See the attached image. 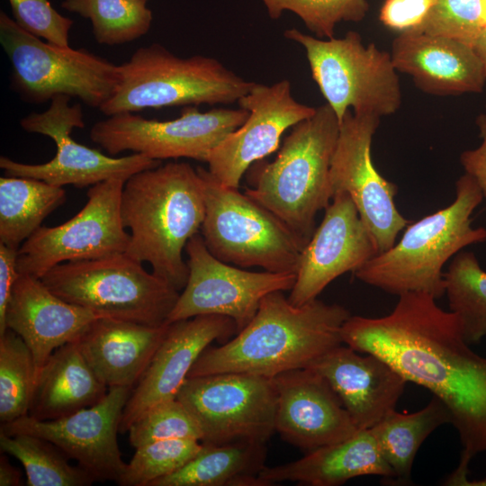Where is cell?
<instances>
[{
  "label": "cell",
  "mask_w": 486,
  "mask_h": 486,
  "mask_svg": "<svg viewBox=\"0 0 486 486\" xmlns=\"http://www.w3.org/2000/svg\"><path fill=\"white\" fill-rule=\"evenodd\" d=\"M100 317L61 299L40 279L20 274L7 306L5 327L18 334L30 348L38 378L57 348L76 340Z\"/></svg>",
  "instance_id": "cell-23"
},
{
  "label": "cell",
  "mask_w": 486,
  "mask_h": 486,
  "mask_svg": "<svg viewBox=\"0 0 486 486\" xmlns=\"http://www.w3.org/2000/svg\"><path fill=\"white\" fill-rule=\"evenodd\" d=\"M204 216L202 180L190 164L169 162L138 172L122 192L121 217L130 230L124 253L148 263L155 274L180 292L189 274L183 250Z\"/></svg>",
  "instance_id": "cell-3"
},
{
  "label": "cell",
  "mask_w": 486,
  "mask_h": 486,
  "mask_svg": "<svg viewBox=\"0 0 486 486\" xmlns=\"http://www.w3.org/2000/svg\"><path fill=\"white\" fill-rule=\"evenodd\" d=\"M0 42L11 64L10 87L27 103L42 104L63 94L99 109L120 80L119 66L85 49L44 41L4 12Z\"/></svg>",
  "instance_id": "cell-9"
},
{
  "label": "cell",
  "mask_w": 486,
  "mask_h": 486,
  "mask_svg": "<svg viewBox=\"0 0 486 486\" xmlns=\"http://www.w3.org/2000/svg\"><path fill=\"white\" fill-rule=\"evenodd\" d=\"M130 445L137 448L161 440L194 439L202 442L200 424L176 398L161 402L143 413L130 427Z\"/></svg>",
  "instance_id": "cell-37"
},
{
  "label": "cell",
  "mask_w": 486,
  "mask_h": 486,
  "mask_svg": "<svg viewBox=\"0 0 486 486\" xmlns=\"http://www.w3.org/2000/svg\"><path fill=\"white\" fill-rule=\"evenodd\" d=\"M40 280L56 295L101 317L161 326L179 291L125 253L66 262Z\"/></svg>",
  "instance_id": "cell-7"
},
{
  "label": "cell",
  "mask_w": 486,
  "mask_h": 486,
  "mask_svg": "<svg viewBox=\"0 0 486 486\" xmlns=\"http://www.w3.org/2000/svg\"><path fill=\"white\" fill-rule=\"evenodd\" d=\"M266 444L244 440L202 444L184 466L151 486H267L259 477L266 467Z\"/></svg>",
  "instance_id": "cell-28"
},
{
  "label": "cell",
  "mask_w": 486,
  "mask_h": 486,
  "mask_svg": "<svg viewBox=\"0 0 486 486\" xmlns=\"http://www.w3.org/2000/svg\"><path fill=\"white\" fill-rule=\"evenodd\" d=\"M482 143L476 148L464 151L460 162L465 173L478 184L483 197L486 198V113L476 118Z\"/></svg>",
  "instance_id": "cell-42"
},
{
  "label": "cell",
  "mask_w": 486,
  "mask_h": 486,
  "mask_svg": "<svg viewBox=\"0 0 486 486\" xmlns=\"http://www.w3.org/2000/svg\"><path fill=\"white\" fill-rule=\"evenodd\" d=\"M275 432L308 452L343 441L357 428L328 382L311 367L274 377Z\"/></svg>",
  "instance_id": "cell-21"
},
{
  "label": "cell",
  "mask_w": 486,
  "mask_h": 486,
  "mask_svg": "<svg viewBox=\"0 0 486 486\" xmlns=\"http://www.w3.org/2000/svg\"><path fill=\"white\" fill-rule=\"evenodd\" d=\"M0 448L22 464L27 486H88L94 479L51 442L29 434L0 432Z\"/></svg>",
  "instance_id": "cell-31"
},
{
  "label": "cell",
  "mask_w": 486,
  "mask_h": 486,
  "mask_svg": "<svg viewBox=\"0 0 486 486\" xmlns=\"http://www.w3.org/2000/svg\"><path fill=\"white\" fill-rule=\"evenodd\" d=\"M61 6L89 19L95 40L110 46L145 35L152 22L146 0H64Z\"/></svg>",
  "instance_id": "cell-33"
},
{
  "label": "cell",
  "mask_w": 486,
  "mask_h": 486,
  "mask_svg": "<svg viewBox=\"0 0 486 486\" xmlns=\"http://www.w3.org/2000/svg\"><path fill=\"white\" fill-rule=\"evenodd\" d=\"M65 201L61 186L35 178L0 177V243L19 249Z\"/></svg>",
  "instance_id": "cell-29"
},
{
  "label": "cell",
  "mask_w": 486,
  "mask_h": 486,
  "mask_svg": "<svg viewBox=\"0 0 486 486\" xmlns=\"http://www.w3.org/2000/svg\"><path fill=\"white\" fill-rule=\"evenodd\" d=\"M393 479L371 429L357 430L350 437L308 452L284 464L266 466L259 477L267 486L283 482L310 486H338L359 476Z\"/></svg>",
  "instance_id": "cell-26"
},
{
  "label": "cell",
  "mask_w": 486,
  "mask_h": 486,
  "mask_svg": "<svg viewBox=\"0 0 486 486\" xmlns=\"http://www.w3.org/2000/svg\"><path fill=\"white\" fill-rule=\"evenodd\" d=\"M482 9V19L483 25H486V0H480Z\"/></svg>",
  "instance_id": "cell-45"
},
{
  "label": "cell",
  "mask_w": 486,
  "mask_h": 486,
  "mask_svg": "<svg viewBox=\"0 0 486 486\" xmlns=\"http://www.w3.org/2000/svg\"><path fill=\"white\" fill-rule=\"evenodd\" d=\"M451 423L447 407L437 397L413 413L393 410L373 428L379 448L393 472V479L410 480L412 464L425 439L439 426Z\"/></svg>",
  "instance_id": "cell-30"
},
{
  "label": "cell",
  "mask_w": 486,
  "mask_h": 486,
  "mask_svg": "<svg viewBox=\"0 0 486 486\" xmlns=\"http://www.w3.org/2000/svg\"><path fill=\"white\" fill-rule=\"evenodd\" d=\"M248 116V112L240 107L202 112L186 106L180 117L162 122L122 112L94 123L89 135L112 157L132 151L159 161L187 158L206 162L211 152Z\"/></svg>",
  "instance_id": "cell-13"
},
{
  "label": "cell",
  "mask_w": 486,
  "mask_h": 486,
  "mask_svg": "<svg viewBox=\"0 0 486 486\" xmlns=\"http://www.w3.org/2000/svg\"><path fill=\"white\" fill-rule=\"evenodd\" d=\"M176 399L202 430V444L266 443L275 432L274 378L245 373L188 377Z\"/></svg>",
  "instance_id": "cell-12"
},
{
  "label": "cell",
  "mask_w": 486,
  "mask_h": 486,
  "mask_svg": "<svg viewBox=\"0 0 486 486\" xmlns=\"http://www.w3.org/2000/svg\"><path fill=\"white\" fill-rule=\"evenodd\" d=\"M36 381L30 348L18 334L7 328L0 335L1 424L29 414Z\"/></svg>",
  "instance_id": "cell-34"
},
{
  "label": "cell",
  "mask_w": 486,
  "mask_h": 486,
  "mask_svg": "<svg viewBox=\"0 0 486 486\" xmlns=\"http://www.w3.org/2000/svg\"><path fill=\"white\" fill-rule=\"evenodd\" d=\"M202 448L194 439L155 441L139 446L118 484L121 486H151V484L184 466Z\"/></svg>",
  "instance_id": "cell-35"
},
{
  "label": "cell",
  "mask_w": 486,
  "mask_h": 486,
  "mask_svg": "<svg viewBox=\"0 0 486 486\" xmlns=\"http://www.w3.org/2000/svg\"><path fill=\"white\" fill-rule=\"evenodd\" d=\"M238 104L248 112L245 122L228 135L209 155L208 171L221 184L238 188L251 165L277 149L290 127L312 116L316 108L297 102L291 83H255Z\"/></svg>",
  "instance_id": "cell-18"
},
{
  "label": "cell",
  "mask_w": 486,
  "mask_h": 486,
  "mask_svg": "<svg viewBox=\"0 0 486 486\" xmlns=\"http://www.w3.org/2000/svg\"><path fill=\"white\" fill-rule=\"evenodd\" d=\"M22 484L20 471L13 466L2 453L0 455V486H20Z\"/></svg>",
  "instance_id": "cell-43"
},
{
  "label": "cell",
  "mask_w": 486,
  "mask_h": 486,
  "mask_svg": "<svg viewBox=\"0 0 486 486\" xmlns=\"http://www.w3.org/2000/svg\"><path fill=\"white\" fill-rule=\"evenodd\" d=\"M184 250L188 279L168 323L199 315H222L234 320L238 333L254 318L266 295L291 291L295 283L296 274L250 272L218 259L200 233L188 240Z\"/></svg>",
  "instance_id": "cell-15"
},
{
  "label": "cell",
  "mask_w": 486,
  "mask_h": 486,
  "mask_svg": "<svg viewBox=\"0 0 486 486\" xmlns=\"http://www.w3.org/2000/svg\"><path fill=\"white\" fill-rule=\"evenodd\" d=\"M424 292L399 295L393 310L381 318L350 316L342 343L376 355L407 382L430 391L445 403L462 445L454 482L467 478L472 457L486 452V357L465 341L460 320Z\"/></svg>",
  "instance_id": "cell-1"
},
{
  "label": "cell",
  "mask_w": 486,
  "mask_h": 486,
  "mask_svg": "<svg viewBox=\"0 0 486 486\" xmlns=\"http://www.w3.org/2000/svg\"><path fill=\"white\" fill-rule=\"evenodd\" d=\"M436 3V0H385L379 18L391 29L414 32L422 25Z\"/></svg>",
  "instance_id": "cell-40"
},
{
  "label": "cell",
  "mask_w": 486,
  "mask_h": 486,
  "mask_svg": "<svg viewBox=\"0 0 486 486\" xmlns=\"http://www.w3.org/2000/svg\"><path fill=\"white\" fill-rule=\"evenodd\" d=\"M76 340L57 348L41 369L29 416L54 420L91 407L108 392Z\"/></svg>",
  "instance_id": "cell-27"
},
{
  "label": "cell",
  "mask_w": 486,
  "mask_h": 486,
  "mask_svg": "<svg viewBox=\"0 0 486 486\" xmlns=\"http://www.w3.org/2000/svg\"><path fill=\"white\" fill-rule=\"evenodd\" d=\"M339 121L328 104L292 127L275 159L255 165L245 194L276 215L306 244L315 218L332 200L329 170Z\"/></svg>",
  "instance_id": "cell-5"
},
{
  "label": "cell",
  "mask_w": 486,
  "mask_h": 486,
  "mask_svg": "<svg viewBox=\"0 0 486 486\" xmlns=\"http://www.w3.org/2000/svg\"><path fill=\"white\" fill-rule=\"evenodd\" d=\"M465 485H472V486H474V485H480V486L486 485V478L483 479V480H480V481H469L468 480L466 482Z\"/></svg>",
  "instance_id": "cell-46"
},
{
  "label": "cell",
  "mask_w": 486,
  "mask_h": 486,
  "mask_svg": "<svg viewBox=\"0 0 486 486\" xmlns=\"http://www.w3.org/2000/svg\"><path fill=\"white\" fill-rule=\"evenodd\" d=\"M146 1H148V0H146Z\"/></svg>",
  "instance_id": "cell-47"
},
{
  "label": "cell",
  "mask_w": 486,
  "mask_h": 486,
  "mask_svg": "<svg viewBox=\"0 0 486 486\" xmlns=\"http://www.w3.org/2000/svg\"><path fill=\"white\" fill-rule=\"evenodd\" d=\"M449 308L458 317L468 344L486 336V271L476 256L460 251L444 274Z\"/></svg>",
  "instance_id": "cell-32"
},
{
  "label": "cell",
  "mask_w": 486,
  "mask_h": 486,
  "mask_svg": "<svg viewBox=\"0 0 486 486\" xmlns=\"http://www.w3.org/2000/svg\"><path fill=\"white\" fill-rule=\"evenodd\" d=\"M132 388L111 387L96 404L54 420L29 415L1 424L6 435L29 434L44 438L74 459L94 482H119L126 463L117 441L124 407Z\"/></svg>",
  "instance_id": "cell-17"
},
{
  "label": "cell",
  "mask_w": 486,
  "mask_h": 486,
  "mask_svg": "<svg viewBox=\"0 0 486 486\" xmlns=\"http://www.w3.org/2000/svg\"><path fill=\"white\" fill-rule=\"evenodd\" d=\"M350 316L339 304L314 299L295 306L283 291L270 292L233 338L202 353L188 377L245 373L274 378L309 367L342 344L341 329Z\"/></svg>",
  "instance_id": "cell-2"
},
{
  "label": "cell",
  "mask_w": 486,
  "mask_h": 486,
  "mask_svg": "<svg viewBox=\"0 0 486 486\" xmlns=\"http://www.w3.org/2000/svg\"><path fill=\"white\" fill-rule=\"evenodd\" d=\"M284 35L305 50L312 78L339 123L350 108L380 117L400 108L401 93L391 54L374 43L364 46L356 32L322 40L292 28Z\"/></svg>",
  "instance_id": "cell-10"
},
{
  "label": "cell",
  "mask_w": 486,
  "mask_h": 486,
  "mask_svg": "<svg viewBox=\"0 0 486 486\" xmlns=\"http://www.w3.org/2000/svg\"><path fill=\"white\" fill-rule=\"evenodd\" d=\"M380 116L348 110L339 127L329 178L333 195L347 193L369 230L377 254L391 248L410 220L394 202L397 185L382 177L371 158Z\"/></svg>",
  "instance_id": "cell-16"
},
{
  "label": "cell",
  "mask_w": 486,
  "mask_h": 486,
  "mask_svg": "<svg viewBox=\"0 0 486 486\" xmlns=\"http://www.w3.org/2000/svg\"><path fill=\"white\" fill-rule=\"evenodd\" d=\"M125 181L112 178L90 186L86 203L73 218L40 227L18 249V272L40 279L62 263L124 253L130 241L121 217Z\"/></svg>",
  "instance_id": "cell-14"
},
{
  "label": "cell",
  "mask_w": 486,
  "mask_h": 486,
  "mask_svg": "<svg viewBox=\"0 0 486 486\" xmlns=\"http://www.w3.org/2000/svg\"><path fill=\"white\" fill-rule=\"evenodd\" d=\"M169 323L149 326L100 317L76 341L96 376L108 387L132 388L147 370Z\"/></svg>",
  "instance_id": "cell-25"
},
{
  "label": "cell",
  "mask_w": 486,
  "mask_h": 486,
  "mask_svg": "<svg viewBox=\"0 0 486 486\" xmlns=\"http://www.w3.org/2000/svg\"><path fill=\"white\" fill-rule=\"evenodd\" d=\"M396 70L412 76L422 91L436 95L481 93L486 82L472 48L460 40L413 32H400L392 42Z\"/></svg>",
  "instance_id": "cell-24"
},
{
  "label": "cell",
  "mask_w": 486,
  "mask_h": 486,
  "mask_svg": "<svg viewBox=\"0 0 486 486\" xmlns=\"http://www.w3.org/2000/svg\"><path fill=\"white\" fill-rule=\"evenodd\" d=\"M70 100L68 95H57L47 110L32 112L20 122L25 131L47 136L54 141V158L42 164H24L2 156L0 167L4 176L82 188L112 178L127 180L138 172L160 165L159 160L143 154L116 158L76 142L71 132L75 128L85 127L84 113L81 104H70Z\"/></svg>",
  "instance_id": "cell-11"
},
{
  "label": "cell",
  "mask_w": 486,
  "mask_h": 486,
  "mask_svg": "<svg viewBox=\"0 0 486 486\" xmlns=\"http://www.w3.org/2000/svg\"><path fill=\"white\" fill-rule=\"evenodd\" d=\"M448 206L410 222L399 242L377 254L355 275L386 292H424L435 299L446 293L444 265L468 246L486 241V229L472 226V213L484 197L475 180L463 175Z\"/></svg>",
  "instance_id": "cell-4"
},
{
  "label": "cell",
  "mask_w": 486,
  "mask_h": 486,
  "mask_svg": "<svg viewBox=\"0 0 486 486\" xmlns=\"http://www.w3.org/2000/svg\"><path fill=\"white\" fill-rule=\"evenodd\" d=\"M14 22L27 32L60 47H69L73 21L58 14L49 0H8Z\"/></svg>",
  "instance_id": "cell-39"
},
{
  "label": "cell",
  "mask_w": 486,
  "mask_h": 486,
  "mask_svg": "<svg viewBox=\"0 0 486 486\" xmlns=\"http://www.w3.org/2000/svg\"><path fill=\"white\" fill-rule=\"evenodd\" d=\"M17 256L18 249L0 243V335L6 330L5 313L13 287L20 274Z\"/></svg>",
  "instance_id": "cell-41"
},
{
  "label": "cell",
  "mask_w": 486,
  "mask_h": 486,
  "mask_svg": "<svg viewBox=\"0 0 486 486\" xmlns=\"http://www.w3.org/2000/svg\"><path fill=\"white\" fill-rule=\"evenodd\" d=\"M205 200L201 235L218 259L239 267L296 274L306 246L285 223L238 188L219 183L198 166Z\"/></svg>",
  "instance_id": "cell-8"
},
{
  "label": "cell",
  "mask_w": 486,
  "mask_h": 486,
  "mask_svg": "<svg viewBox=\"0 0 486 486\" xmlns=\"http://www.w3.org/2000/svg\"><path fill=\"white\" fill-rule=\"evenodd\" d=\"M472 48L482 64L486 75V25H483L476 39L474 40Z\"/></svg>",
  "instance_id": "cell-44"
},
{
  "label": "cell",
  "mask_w": 486,
  "mask_h": 486,
  "mask_svg": "<svg viewBox=\"0 0 486 486\" xmlns=\"http://www.w3.org/2000/svg\"><path fill=\"white\" fill-rule=\"evenodd\" d=\"M376 255L371 234L350 195L335 194L302 252L289 302L301 306L317 299L337 277L356 271Z\"/></svg>",
  "instance_id": "cell-19"
},
{
  "label": "cell",
  "mask_w": 486,
  "mask_h": 486,
  "mask_svg": "<svg viewBox=\"0 0 486 486\" xmlns=\"http://www.w3.org/2000/svg\"><path fill=\"white\" fill-rule=\"evenodd\" d=\"M237 334L234 320L222 315H199L170 322L147 370L133 387L124 407L119 432L152 407L176 398L191 368L210 345Z\"/></svg>",
  "instance_id": "cell-20"
},
{
  "label": "cell",
  "mask_w": 486,
  "mask_h": 486,
  "mask_svg": "<svg viewBox=\"0 0 486 486\" xmlns=\"http://www.w3.org/2000/svg\"><path fill=\"white\" fill-rule=\"evenodd\" d=\"M309 367L336 392L357 430L370 429L395 410L406 379L382 357L340 344Z\"/></svg>",
  "instance_id": "cell-22"
},
{
  "label": "cell",
  "mask_w": 486,
  "mask_h": 486,
  "mask_svg": "<svg viewBox=\"0 0 486 486\" xmlns=\"http://www.w3.org/2000/svg\"><path fill=\"white\" fill-rule=\"evenodd\" d=\"M119 67L117 87L99 108L106 116L147 108L232 104L256 83L214 58H179L158 43L139 48Z\"/></svg>",
  "instance_id": "cell-6"
},
{
  "label": "cell",
  "mask_w": 486,
  "mask_h": 486,
  "mask_svg": "<svg viewBox=\"0 0 486 486\" xmlns=\"http://www.w3.org/2000/svg\"><path fill=\"white\" fill-rule=\"evenodd\" d=\"M268 16L276 20L284 12L296 14L317 38H334L341 22H359L368 10L367 0H260Z\"/></svg>",
  "instance_id": "cell-36"
},
{
  "label": "cell",
  "mask_w": 486,
  "mask_h": 486,
  "mask_svg": "<svg viewBox=\"0 0 486 486\" xmlns=\"http://www.w3.org/2000/svg\"><path fill=\"white\" fill-rule=\"evenodd\" d=\"M483 27L480 0H436L413 32L445 36L472 45Z\"/></svg>",
  "instance_id": "cell-38"
}]
</instances>
